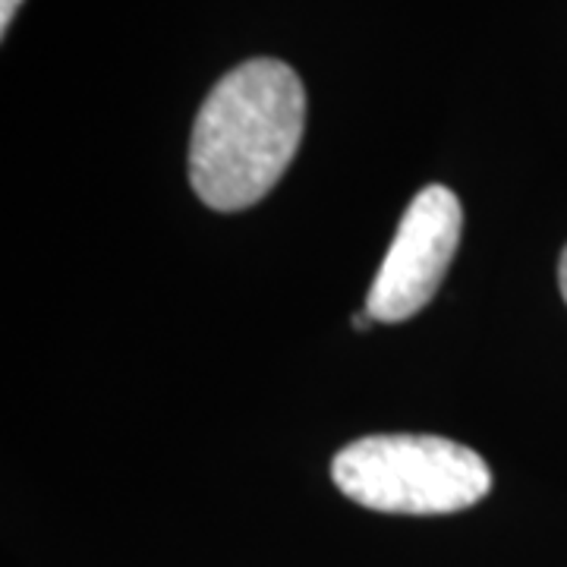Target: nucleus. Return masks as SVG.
<instances>
[{
	"label": "nucleus",
	"instance_id": "obj_1",
	"mask_svg": "<svg viewBox=\"0 0 567 567\" xmlns=\"http://www.w3.org/2000/svg\"><path fill=\"white\" fill-rule=\"evenodd\" d=\"M306 126L300 76L256 58L230 70L199 107L189 142V183L215 212H244L275 189Z\"/></svg>",
	"mask_w": 567,
	"mask_h": 567
},
{
	"label": "nucleus",
	"instance_id": "obj_2",
	"mask_svg": "<svg viewBox=\"0 0 567 567\" xmlns=\"http://www.w3.org/2000/svg\"><path fill=\"white\" fill-rule=\"evenodd\" d=\"M350 502L382 514H454L483 502L492 470L473 447L439 435H369L331 464Z\"/></svg>",
	"mask_w": 567,
	"mask_h": 567
},
{
	"label": "nucleus",
	"instance_id": "obj_3",
	"mask_svg": "<svg viewBox=\"0 0 567 567\" xmlns=\"http://www.w3.org/2000/svg\"><path fill=\"white\" fill-rule=\"evenodd\" d=\"M464 212L447 186H425L406 205L385 262L365 297V312L375 322H404L416 316L442 287L447 265L461 244Z\"/></svg>",
	"mask_w": 567,
	"mask_h": 567
},
{
	"label": "nucleus",
	"instance_id": "obj_4",
	"mask_svg": "<svg viewBox=\"0 0 567 567\" xmlns=\"http://www.w3.org/2000/svg\"><path fill=\"white\" fill-rule=\"evenodd\" d=\"M20 3L22 0H0V35H7V29H10V22L17 17Z\"/></svg>",
	"mask_w": 567,
	"mask_h": 567
},
{
	"label": "nucleus",
	"instance_id": "obj_5",
	"mask_svg": "<svg viewBox=\"0 0 567 567\" xmlns=\"http://www.w3.org/2000/svg\"><path fill=\"white\" fill-rule=\"evenodd\" d=\"M558 287H561V297L567 303V249L561 252V265H558Z\"/></svg>",
	"mask_w": 567,
	"mask_h": 567
}]
</instances>
